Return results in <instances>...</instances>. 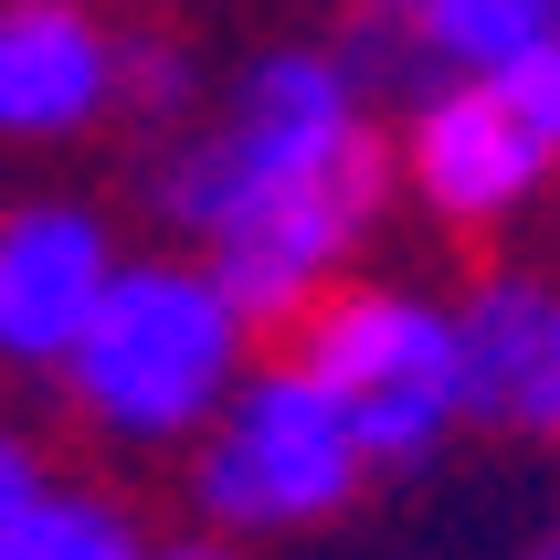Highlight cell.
I'll list each match as a JSON object with an SVG mask.
<instances>
[{
    "instance_id": "obj_16",
    "label": "cell",
    "mask_w": 560,
    "mask_h": 560,
    "mask_svg": "<svg viewBox=\"0 0 560 560\" xmlns=\"http://www.w3.org/2000/svg\"><path fill=\"white\" fill-rule=\"evenodd\" d=\"M95 11H106V0H95Z\"/></svg>"
},
{
    "instance_id": "obj_12",
    "label": "cell",
    "mask_w": 560,
    "mask_h": 560,
    "mask_svg": "<svg viewBox=\"0 0 560 560\" xmlns=\"http://www.w3.org/2000/svg\"><path fill=\"white\" fill-rule=\"evenodd\" d=\"M149 560H244L233 539H149Z\"/></svg>"
},
{
    "instance_id": "obj_7",
    "label": "cell",
    "mask_w": 560,
    "mask_h": 560,
    "mask_svg": "<svg viewBox=\"0 0 560 560\" xmlns=\"http://www.w3.org/2000/svg\"><path fill=\"white\" fill-rule=\"evenodd\" d=\"M117 43L95 0H0V149H74L117 117Z\"/></svg>"
},
{
    "instance_id": "obj_6",
    "label": "cell",
    "mask_w": 560,
    "mask_h": 560,
    "mask_svg": "<svg viewBox=\"0 0 560 560\" xmlns=\"http://www.w3.org/2000/svg\"><path fill=\"white\" fill-rule=\"evenodd\" d=\"M117 222L85 190H22L0 201V371L54 381L74 328H85L95 285L117 276Z\"/></svg>"
},
{
    "instance_id": "obj_5",
    "label": "cell",
    "mask_w": 560,
    "mask_h": 560,
    "mask_svg": "<svg viewBox=\"0 0 560 560\" xmlns=\"http://www.w3.org/2000/svg\"><path fill=\"white\" fill-rule=\"evenodd\" d=\"M550 138H539L498 85H455V74H423L402 95V190L412 212L444 222V233H508L550 190Z\"/></svg>"
},
{
    "instance_id": "obj_2",
    "label": "cell",
    "mask_w": 560,
    "mask_h": 560,
    "mask_svg": "<svg viewBox=\"0 0 560 560\" xmlns=\"http://www.w3.org/2000/svg\"><path fill=\"white\" fill-rule=\"evenodd\" d=\"M244 371H254V317L233 307V285L201 254L159 244V254H117V276L95 285L54 381L85 412V434L127 444V455H170L222 412V392Z\"/></svg>"
},
{
    "instance_id": "obj_13",
    "label": "cell",
    "mask_w": 560,
    "mask_h": 560,
    "mask_svg": "<svg viewBox=\"0 0 560 560\" xmlns=\"http://www.w3.org/2000/svg\"><path fill=\"white\" fill-rule=\"evenodd\" d=\"M360 11H371V22H402V11H423V0H360Z\"/></svg>"
},
{
    "instance_id": "obj_11",
    "label": "cell",
    "mask_w": 560,
    "mask_h": 560,
    "mask_svg": "<svg viewBox=\"0 0 560 560\" xmlns=\"http://www.w3.org/2000/svg\"><path fill=\"white\" fill-rule=\"evenodd\" d=\"M43 487H54V455L0 412V560H11V539H22V518L43 508Z\"/></svg>"
},
{
    "instance_id": "obj_8",
    "label": "cell",
    "mask_w": 560,
    "mask_h": 560,
    "mask_svg": "<svg viewBox=\"0 0 560 560\" xmlns=\"http://www.w3.org/2000/svg\"><path fill=\"white\" fill-rule=\"evenodd\" d=\"M455 360H466V423L560 444V276L487 265L455 296Z\"/></svg>"
},
{
    "instance_id": "obj_9",
    "label": "cell",
    "mask_w": 560,
    "mask_h": 560,
    "mask_svg": "<svg viewBox=\"0 0 560 560\" xmlns=\"http://www.w3.org/2000/svg\"><path fill=\"white\" fill-rule=\"evenodd\" d=\"M392 32H402L412 74H455V85H498V74H518L529 54L560 43L550 0H423Z\"/></svg>"
},
{
    "instance_id": "obj_1",
    "label": "cell",
    "mask_w": 560,
    "mask_h": 560,
    "mask_svg": "<svg viewBox=\"0 0 560 560\" xmlns=\"http://www.w3.org/2000/svg\"><path fill=\"white\" fill-rule=\"evenodd\" d=\"M392 149H381V106L328 43H265L201 117L180 149L159 159V212L201 254L254 328H296V317L349 285V254L371 244Z\"/></svg>"
},
{
    "instance_id": "obj_4",
    "label": "cell",
    "mask_w": 560,
    "mask_h": 560,
    "mask_svg": "<svg viewBox=\"0 0 560 560\" xmlns=\"http://www.w3.org/2000/svg\"><path fill=\"white\" fill-rule=\"evenodd\" d=\"M371 487L360 434L296 360H254L222 412L190 434V518L201 539H296L349 518Z\"/></svg>"
},
{
    "instance_id": "obj_3",
    "label": "cell",
    "mask_w": 560,
    "mask_h": 560,
    "mask_svg": "<svg viewBox=\"0 0 560 560\" xmlns=\"http://www.w3.org/2000/svg\"><path fill=\"white\" fill-rule=\"evenodd\" d=\"M296 371L339 402L371 476H423L466 434V360H455V307L423 285H328L296 317Z\"/></svg>"
},
{
    "instance_id": "obj_15",
    "label": "cell",
    "mask_w": 560,
    "mask_h": 560,
    "mask_svg": "<svg viewBox=\"0 0 560 560\" xmlns=\"http://www.w3.org/2000/svg\"><path fill=\"white\" fill-rule=\"evenodd\" d=\"M550 22H560V0H550Z\"/></svg>"
},
{
    "instance_id": "obj_10",
    "label": "cell",
    "mask_w": 560,
    "mask_h": 560,
    "mask_svg": "<svg viewBox=\"0 0 560 560\" xmlns=\"http://www.w3.org/2000/svg\"><path fill=\"white\" fill-rule=\"evenodd\" d=\"M11 560H149V529H138V508H127L117 487L54 476L43 508L22 518V539H11Z\"/></svg>"
},
{
    "instance_id": "obj_14",
    "label": "cell",
    "mask_w": 560,
    "mask_h": 560,
    "mask_svg": "<svg viewBox=\"0 0 560 560\" xmlns=\"http://www.w3.org/2000/svg\"><path fill=\"white\" fill-rule=\"evenodd\" d=\"M529 560H560V529H550V539H539V550H529Z\"/></svg>"
}]
</instances>
